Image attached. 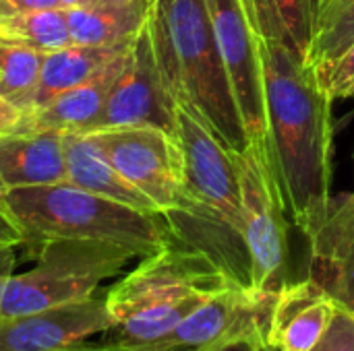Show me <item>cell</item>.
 Returning <instances> with one entry per match:
<instances>
[{"instance_id": "cell-28", "label": "cell", "mask_w": 354, "mask_h": 351, "mask_svg": "<svg viewBox=\"0 0 354 351\" xmlns=\"http://www.w3.org/2000/svg\"><path fill=\"white\" fill-rule=\"evenodd\" d=\"M207 351H276L263 337H243Z\"/></svg>"}, {"instance_id": "cell-18", "label": "cell", "mask_w": 354, "mask_h": 351, "mask_svg": "<svg viewBox=\"0 0 354 351\" xmlns=\"http://www.w3.org/2000/svg\"><path fill=\"white\" fill-rule=\"evenodd\" d=\"M133 43V41H131ZM131 43L120 46H79L71 43L54 52H44L41 72H39V87L35 106L44 108L54 97L62 95L68 89L79 87L81 83L89 81L97 74L108 62L120 56Z\"/></svg>"}, {"instance_id": "cell-1", "label": "cell", "mask_w": 354, "mask_h": 351, "mask_svg": "<svg viewBox=\"0 0 354 351\" xmlns=\"http://www.w3.org/2000/svg\"><path fill=\"white\" fill-rule=\"evenodd\" d=\"M270 157L286 215L305 238L332 205V97L317 68L282 43L259 37Z\"/></svg>"}, {"instance_id": "cell-5", "label": "cell", "mask_w": 354, "mask_h": 351, "mask_svg": "<svg viewBox=\"0 0 354 351\" xmlns=\"http://www.w3.org/2000/svg\"><path fill=\"white\" fill-rule=\"evenodd\" d=\"M133 259H139L133 250L110 242L46 240L35 250V265L2 285L0 319L87 300Z\"/></svg>"}, {"instance_id": "cell-25", "label": "cell", "mask_w": 354, "mask_h": 351, "mask_svg": "<svg viewBox=\"0 0 354 351\" xmlns=\"http://www.w3.org/2000/svg\"><path fill=\"white\" fill-rule=\"evenodd\" d=\"M41 8H62V6L60 0H0V21Z\"/></svg>"}, {"instance_id": "cell-15", "label": "cell", "mask_w": 354, "mask_h": 351, "mask_svg": "<svg viewBox=\"0 0 354 351\" xmlns=\"http://www.w3.org/2000/svg\"><path fill=\"white\" fill-rule=\"evenodd\" d=\"M0 182L2 188L68 182L64 134L54 130H17L0 137Z\"/></svg>"}, {"instance_id": "cell-9", "label": "cell", "mask_w": 354, "mask_h": 351, "mask_svg": "<svg viewBox=\"0 0 354 351\" xmlns=\"http://www.w3.org/2000/svg\"><path fill=\"white\" fill-rule=\"evenodd\" d=\"M205 4L249 143L270 147L259 35L247 17L243 0H205Z\"/></svg>"}, {"instance_id": "cell-3", "label": "cell", "mask_w": 354, "mask_h": 351, "mask_svg": "<svg viewBox=\"0 0 354 351\" xmlns=\"http://www.w3.org/2000/svg\"><path fill=\"white\" fill-rule=\"evenodd\" d=\"M230 285L236 283L207 254L172 240L106 290L112 325L102 341L151 343Z\"/></svg>"}, {"instance_id": "cell-22", "label": "cell", "mask_w": 354, "mask_h": 351, "mask_svg": "<svg viewBox=\"0 0 354 351\" xmlns=\"http://www.w3.org/2000/svg\"><path fill=\"white\" fill-rule=\"evenodd\" d=\"M0 39L19 41L39 52H54L73 43L64 8H41L2 19Z\"/></svg>"}, {"instance_id": "cell-31", "label": "cell", "mask_w": 354, "mask_h": 351, "mask_svg": "<svg viewBox=\"0 0 354 351\" xmlns=\"http://www.w3.org/2000/svg\"><path fill=\"white\" fill-rule=\"evenodd\" d=\"M133 0H85L83 6H118V4H129Z\"/></svg>"}, {"instance_id": "cell-6", "label": "cell", "mask_w": 354, "mask_h": 351, "mask_svg": "<svg viewBox=\"0 0 354 351\" xmlns=\"http://www.w3.org/2000/svg\"><path fill=\"white\" fill-rule=\"evenodd\" d=\"M241 180L243 238L251 261V283L261 290H280L288 283L286 207L274 174L270 147L249 143L236 153Z\"/></svg>"}, {"instance_id": "cell-10", "label": "cell", "mask_w": 354, "mask_h": 351, "mask_svg": "<svg viewBox=\"0 0 354 351\" xmlns=\"http://www.w3.org/2000/svg\"><path fill=\"white\" fill-rule=\"evenodd\" d=\"M174 106L164 85L145 21L131 43L127 66L108 95L97 128L156 126L174 134Z\"/></svg>"}, {"instance_id": "cell-29", "label": "cell", "mask_w": 354, "mask_h": 351, "mask_svg": "<svg viewBox=\"0 0 354 351\" xmlns=\"http://www.w3.org/2000/svg\"><path fill=\"white\" fill-rule=\"evenodd\" d=\"M62 351H145V350H141V348H137V345H116V343H104V341H100V343L81 341V343L71 345V348H66V350H62Z\"/></svg>"}, {"instance_id": "cell-16", "label": "cell", "mask_w": 354, "mask_h": 351, "mask_svg": "<svg viewBox=\"0 0 354 351\" xmlns=\"http://www.w3.org/2000/svg\"><path fill=\"white\" fill-rule=\"evenodd\" d=\"M64 155L68 184L139 211L160 213V209L141 190H137L112 168V163L89 143L85 134H64Z\"/></svg>"}, {"instance_id": "cell-23", "label": "cell", "mask_w": 354, "mask_h": 351, "mask_svg": "<svg viewBox=\"0 0 354 351\" xmlns=\"http://www.w3.org/2000/svg\"><path fill=\"white\" fill-rule=\"evenodd\" d=\"M319 79L334 101L354 97V43L328 70L319 74Z\"/></svg>"}, {"instance_id": "cell-2", "label": "cell", "mask_w": 354, "mask_h": 351, "mask_svg": "<svg viewBox=\"0 0 354 351\" xmlns=\"http://www.w3.org/2000/svg\"><path fill=\"white\" fill-rule=\"evenodd\" d=\"M147 27L164 85L234 153L249 137L218 50L205 0H149Z\"/></svg>"}, {"instance_id": "cell-17", "label": "cell", "mask_w": 354, "mask_h": 351, "mask_svg": "<svg viewBox=\"0 0 354 351\" xmlns=\"http://www.w3.org/2000/svg\"><path fill=\"white\" fill-rule=\"evenodd\" d=\"M243 6L261 39L309 58L319 0H243Z\"/></svg>"}, {"instance_id": "cell-33", "label": "cell", "mask_w": 354, "mask_h": 351, "mask_svg": "<svg viewBox=\"0 0 354 351\" xmlns=\"http://www.w3.org/2000/svg\"><path fill=\"white\" fill-rule=\"evenodd\" d=\"M2 190H4V188H2V182H0V194H2Z\"/></svg>"}, {"instance_id": "cell-24", "label": "cell", "mask_w": 354, "mask_h": 351, "mask_svg": "<svg viewBox=\"0 0 354 351\" xmlns=\"http://www.w3.org/2000/svg\"><path fill=\"white\" fill-rule=\"evenodd\" d=\"M309 351H354V314L338 308L326 335Z\"/></svg>"}, {"instance_id": "cell-12", "label": "cell", "mask_w": 354, "mask_h": 351, "mask_svg": "<svg viewBox=\"0 0 354 351\" xmlns=\"http://www.w3.org/2000/svg\"><path fill=\"white\" fill-rule=\"evenodd\" d=\"M338 308L311 277L288 281L276 294L266 339L276 351H309L326 335Z\"/></svg>"}, {"instance_id": "cell-27", "label": "cell", "mask_w": 354, "mask_h": 351, "mask_svg": "<svg viewBox=\"0 0 354 351\" xmlns=\"http://www.w3.org/2000/svg\"><path fill=\"white\" fill-rule=\"evenodd\" d=\"M23 116H25L23 110H19L6 97L0 95V137L17 132L23 122Z\"/></svg>"}, {"instance_id": "cell-30", "label": "cell", "mask_w": 354, "mask_h": 351, "mask_svg": "<svg viewBox=\"0 0 354 351\" xmlns=\"http://www.w3.org/2000/svg\"><path fill=\"white\" fill-rule=\"evenodd\" d=\"M0 242H25L10 217L0 209Z\"/></svg>"}, {"instance_id": "cell-4", "label": "cell", "mask_w": 354, "mask_h": 351, "mask_svg": "<svg viewBox=\"0 0 354 351\" xmlns=\"http://www.w3.org/2000/svg\"><path fill=\"white\" fill-rule=\"evenodd\" d=\"M0 209L17 225L33 257L46 240L110 242L133 250L139 259L174 240L162 213L139 211L68 182L4 188Z\"/></svg>"}, {"instance_id": "cell-20", "label": "cell", "mask_w": 354, "mask_h": 351, "mask_svg": "<svg viewBox=\"0 0 354 351\" xmlns=\"http://www.w3.org/2000/svg\"><path fill=\"white\" fill-rule=\"evenodd\" d=\"M44 52L19 43L0 39V95L25 114L33 110Z\"/></svg>"}, {"instance_id": "cell-21", "label": "cell", "mask_w": 354, "mask_h": 351, "mask_svg": "<svg viewBox=\"0 0 354 351\" xmlns=\"http://www.w3.org/2000/svg\"><path fill=\"white\" fill-rule=\"evenodd\" d=\"M354 43V0H322L309 62L322 74Z\"/></svg>"}, {"instance_id": "cell-7", "label": "cell", "mask_w": 354, "mask_h": 351, "mask_svg": "<svg viewBox=\"0 0 354 351\" xmlns=\"http://www.w3.org/2000/svg\"><path fill=\"white\" fill-rule=\"evenodd\" d=\"M174 139L180 149L183 201L218 213L243 232L236 153L189 108L174 106Z\"/></svg>"}, {"instance_id": "cell-8", "label": "cell", "mask_w": 354, "mask_h": 351, "mask_svg": "<svg viewBox=\"0 0 354 351\" xmlns=\"http://www.w3.org/2000/svg\"><path fill=\"white\" fill-rule=\"evenodd\" d=\"M112 168L166 213L183 201L180 149L156 126H114L83 132Z\"/></svg>"}, {"instance_id": "cell-32", "label": "cell", "mask_w": 354, "mask_h": 351, "mask_svg": "<svg viewBox=\"0 0 354 351\" xmlns=\"http://www.w3.org/2000/svg\"><path fill=\"white\" fill-rule=\"evenodd\" d=\"M83 2H85V0H60V6H62L64 10H68V8H77V6H83Z\"/></svg>"}, {"instance_id": "cell-11", "label": "cell", "mask_w": 354, "mask_h": 351, "mask_svg": "<svg viewBox=\"0 0 354 351\" xmlns=\"http://www.w3.org/2000/svg\"><path fill=\"white\" fill-rule=\"evenodd\" d=\"M112 325L106 298L52 306L19 317L0 319V351H62Z\"/></svg>"}, {"instance_id": "cell-14", "label": "cell", "mask_w": 354, "mask_h": 351, "mask_svg": "<svg viewBox=\"0 0 354 351\" xmlns=\"http://www.w3.org/2000/svg\"><path fill=\"white\" fill-rule=\"evenodd\" d=\"M129 52L131 46L112 62H108L89 81L81 83L75 89L64 91L44 108L27 112L23 116L19 130H54L62 134H83L95 130L104 114L108 95L127 66Z\"/></svg>"}, {"instance_id": "cell-26", "label": "cell", "mask_w": 354, "mask_h": 351, "mask_svg": "<svg viewBox=\"0 0 354 351\" xmlns=\"http://www.w3.org/2000/svg\"><path fill=\"white\" fill-rule=\"evenodd\" d=\"M25 248L29 250L25 242H0V290L15 275V267L19 265V252Z\"/></svg>"}, {"instance_id": "cell-19", "label": "cell", "mask_w": 354, "mask_h": 351, "mask_svg": "<svg viewBox=\"0 0 354 351\" xmlns=\"http://www.w3.org/2000/svg\"><path fill=\"white\" fill-rule=\"evenodd\" d=\"M149 14V0L118 6H77L66 10L73 43L120 46L131 43Z\"/></svg>"}, {"instance_id": "cell-13", "label": "cell", "mask_w": 354, "mask_h": 351, "mask_svg": "<svg viewBox=\"0 0 354 351\" xmlns=\"http://www.w3.org/2000/svg\"><path fill=\"white\" fill-rule=\"evenodd\" d=\"M311 246L309 277L340 308L354 314V192L332 199L322 225L307 238Z\"/></svg>"}, {"instance_id": "cell-34", "label": "cell", "mask_w": 354, "mask_h": 351, "mask_svg": "<svg viewBox=\"0 0 354 351\" xmlns=\"http://www.w3.org/2000/svg\"><path fill=\"white\" fill-rule=\"evenodd\" d=\"M319 4H322V0H319Z\"/></svg>"}]
</instances>
